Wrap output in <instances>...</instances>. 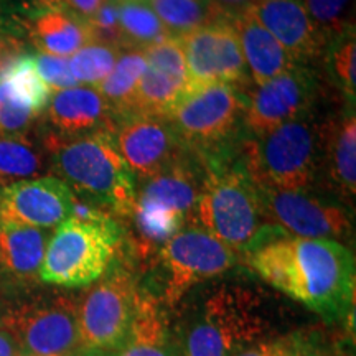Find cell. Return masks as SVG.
Here are the masks:
<instances>
[{"instance_id": "1", "label": "cell", "mask_w": 356, "mask_h": 356, "mask_svg": "<svg viewBox=\"0 0 356 356\" xmlns=\"http://www.w3.org/2000/svg\"><path fill=\"white\" fill-rule=\"evenodd\" d=\"M251 269L277 291L328 322L353 309L355 257L332 239H307L266 225L246 249Z\"/></svg>"}, {"instance_id": "2", "label": "cell", "mask_w": 356, "mask_h": 356, "mask_svg": "<svg viewBox=\"0 0 356 356\" xmlns=\"http://www.w3.org/2000/svg\"><path fill=\"white\" fill-rule=\"evenodd\" d=\"M44 147L66 185L122 215L132 213L136 178L119 154L113 132L95 131L76 137L51 134Z\"/></svg>"}, {"instance_id": "3", "label": "cell", "mask_w": 356, "mask_h": 356, "mask_svg": "<svg viewBox=\"0 0 356 356\" xmlns=\"http://www.w3.org/2000/svg\"><path fill=\"white\" fill-rule=\"evenodd\" d=\"M119 241V226L96 208L70 216L48 239L38 277L60 287L89 286L109 269Z\"/></svg>"}, {"instance_id": "4", "label": "cell", "mask_w": 356, "mask_h": 356, "mask_svg": "<svg viewBox=\"0 0 356 356\" xmlns=\"http://www.w3.org/2000/svg\"><path fill=\"white\" fill-rule=\"evenodd\" d=\"M318 162L317 127L302 115L244 145V172L256 186L309 188Z\"/></svg>"}, {"instance_id": "5", "label": "cell", "mask_w": 356, "mask_h": 356, "mask_svg": "<svg viewBox=\"0 0 356 356\" xmlns=\"http://www.w3.org/2000/svg\"><path fill=\"white\" fill-rule=\"evenodd\" d=\"M195 210L202 228L234 252L251 246L264 221L259 191L243 167L213 165Z\"/></svg>"}, {"instance_id": "6", "label": "cell", "mask_w": 356, "mask_h": 356, "mask_svg": "<svg viewBox=\"0 0 356 356\" xmlns=\"http://www.w3.org/2000/svg\"><path fill=\"white\" fill-rule=\"evenodd\" d=\"M254 293L239 287L221 289L204 302L190 325L181 356H238L266 335Z\"/></svg>"}, {"instance_id": "7", "label": "cell", "mask_w": 356, "mask_h": 356, "mask_svg": "<svg viewBox=\"0 0 356 356\" xmlns=\"http://www.w3.org/2000/svg\"><path fill=\"white\" fill-rule=\"evenodd\" d=\"M132 275L114 270L101 277L78 305V348L84 356H114L124 345L136 314Z\"/></svg>"}, {"instance_id": "8", "label": "cell", "mask_w": 356, "mask_h": 356, "mask_svg": "<svg viewBox=\"0 0 356 356\" xmlns=\"http://www.w3.org/2000/svg\"><path fill=\"white\" fill-rule=\"evenodd\" d=\"M248 96L231 84L190 89L167 119L186 147L216 150L244 122Z\"/></svg>"}, {"instance_id": "9", "label": "cell", "mask_w": 356, "mask_h": 356, "mask_svg": "<svg viewBox=\"0 0 356 356\" xmlns=\"http://www.w3.org/2000/svg\"><path fill=\"white\" fill-rule=\"evenodd\" d=\"M2 327L26 355L71 356L78 348V305L66 297L12 307Z\"/></svg>"}, {"instance_id": "10", "label": "cell", "mask_w": 356, "mask_h": 356, "mask_svg": "<svg viewBox=\"0 0 356 356\" xmlns=\"http://www.w3.org/2000/svg\"><path fill=\"white\" fill-rule=\"evenodd\" d=\"M162 264L167 270L165 296L168 305H177L191 287L218 277L236 264L233 249L203 228L180 229L163 244Z\"/></svg>"}, {"instance_id": "11", "label": "cell", "mask_w": 356, "mask_h": 356, "mask_svg": "<svg viewBox=\"0 0 356 356\" xmlns=\"http://www.w3.org/2000/svg\"><path fill=\"white\" fill-rule=\"evenodd\" d=\"M264 220L287 234L307 239L345 238L351 231L350 216L340 204L315 197L305 188L279 190L257 186Z\"/></svg>"}, {"instance_id": "12", "label": "cell", "mask_w": 356, "mask_h": 356, "mask_svg": "<svg viewBox=\"0 0 356 356\" xmlns=\"http://www.w3.org/2000/svg\"><path fill=\"white\" fill-rule=\"evenodd\" d=\"M114 126L115 145L134 178L149 180L184 159L185 142L165 118L127 114Z\"/></svg>"}, {"instance_id": "13", "label": "cell", "mask_w": 356, "mask_h": 356, "mask_svg": "<svg viewBox=\"0 0 356 356\" xmlns=\"http://www.w3.org/2000/svg\"><path fill=\"white\" fill-rule=\"evenodd\" d=\"M190 89L210 84L238 88L248 79V68L231 20H220L180 38ZM188 89V91H190Z\"/></svg>"}, {"instance_id": "14", "label": "cell", "mask_w": 356, "mask_h": 356, "mask_svg": "<svg viewBox=\"0 0 356 356\" xmlns=\"http://www.w3.org/2000/svg\"><path fill=\"white\" fill-rule=\"evenodd\" d=\"M317 95V78L304 65H296L248 96L244 126L252 136L273 131L309 113Z\"/></svg>"}, {"instance_id": "15", "label": "cell", "mask_w": 356, "mask_h": 356, "mask_svg": "<svg viewBox=\"0 0 356 356\" xmlns=\"http://www.w3.org/2000/svg\"><path fill=\"white\" fill-rule=\"evenodd\" d=\"M74 195L63 180L37 177L0 188V222L47 229L73 215Z\"/></svg>"}, {"instance_id": "16", "label": "cell", "mask_w": 356, "mask_h": 356, "mask_svg": "<svg viewBox=\"0 0 356 356\" xmlns=\"http://www.w3.org/2000/svg\"><path fill=\"white\" fill-rule=\"evenodd\" d=\"M145 73L129 114L165 118L190 89L180 38H167L145 48Z\"/></svg>"}, {"instance_id": "17", "label": "cell", "mask_w": 356, "mask_h": 356, "mask_svg": "<svg viewBox=\"0 0 356 356\" xmlns=\"http://www.w3.org/2000/svg\"><path fill=\"white\" fill-rule=\"evenodd\" d=\"M249 10L277 40L296 65L305 66L320 55L327 43L299 0L254 2Z\"/></svg>"}, {"instance_id": "18", "label": "cell", "mask_w": 356, "mask_h": 356, "mask_svg": "<svg viewBox=\"0 0 356 356\" xmlns=\"http://www.w3.org/2000/svg\"><path fill=\"white\" fill-rule=\"evenodd\" d=\"M48 119L58 136L76 137L95 131H109L113 113L96 88L74 86L61 89L48 101Z\"/></svg>"}, {"instance_id": "19", "label": "cell", "mask_w": 356, "mask_h": 356, "mask_svg": "<svg viewBox=\"0 0 356 356\" xmlns=\"http://www.w3.org/2000/svg\"><path fill=\"white\" fill-rule=\"evenodd\" d=\"M231 25H233L239 47H241L248 73L251 74L256 86L277 78L279 74L286 73L287 70L296 66L287 51L252 15L249 7L241 15L231 19Z\"/></svg>"}, {"instance_id": "20", "label": "cell", "mask_w": 356, "mask_h": 356, "mask_svg": "<svg viewBox=\"0 0 356 356\" xmlns=\"http://www.w3.org/2000/svg\"><path fill=\"white\" fill-rule=\"evenodd\" d=\"M114 356H175L167 317L154 297L139 293L131 330Z\"/></svg>"}, {"instance_id": "21", "label": "cell", "mask_w": 356, "mask_h": 356, "mask_svg": "<svg viewBox=\"0 0 356 356\" xmlns=\"http://www.w3.org/2000/svg\"><path fill=\"white\" fill-rule=\"evenodd\" d=\"M30 37L35 47L53 56H73L84 44L92 42L88 24L66 10H48L30 17Z\"/></svg>"}, {"instance_id": "22", "label": "cell", "mask_w": 356, "mask_h": 356, "mask_svg": "<svg viewBox=\"0 0 356 356\" xmlns=\"http://www.w3.org/2000/svg\"><path fill=\"white\" fill-rule=\"evenodd\" d=\"M200 188L197 175L184 159L150 177L137 198L188 215L197 207Z\"/></svg>"}, {"instance_id": "23", "label": "cell", "mask_w": 356, "mask_h": 356, "mask_svg": "<svg viewBox=\"0 0 356 356\" xmlns=\"http://www.w3.org/2000/svg\"><path fill=\"white\" fill-rule=\"evenodd\" d=\"M47 244L44 229L0 222V267L17 277L38 275Z\"/></svg>"}, {"instance_id": "24", "label": "cell", "mask_w": 356, "mask_h": 356, "mask_svg": "<svg viewBox=\"0 0 356 356\" xmlns=\"http://www.w3.org/2000/svg\"><path fill=\"white\" fill-rule=\"evenodd\" d=\"M145 51L140 48H126L119 53L113 71L97 88L108 102L113 118L119 119L131 113L137 88L145 73Z\"/></svg>"}, {"instance_id": "25", "label": "cell", "mask_w": 356, "mask_h": 356, "mask_svg": "<svg viewBox=\"0 0 356 356\" xmlns=\"http://www.w3.org/2000/svg\"><path fill=\"white\" fill-rule=\"evenodd\" d=\"M327 154L330 177L345 197H355L356 191V118L355 108L333 122L327 137Z\"/></svg>"}, {"instance_id": "26", "label": "cell", "mask_w": 356, "mask_h": 356, "mask_svg": "<svg viewBox=\"0 0 356 356\" xmlns=\"http://www.w3.org/2000/svg\"><path fill=\"white\" fill-rule=\"evenodd\" d=\"M147 3L172 38H184L203 26L226 20L210 0H147Z\"/></svg>"}, {"instance_id": "27", "label": "cell", "mask_w": 356, "mask_h": 356, "mask_svg": "<svg viewBox=\"0 0 356 356\" xmlns=\"http://www.w3.org/2000/svg\"><path fill=\"white\" fill-rule=\"evenodd\" d=\"M118 3L124 48L145 50L163 40L172 38L147 0H129V2Z\"/></svg>"}, {"instance_id": "28", "label": "cell", "mask_w": 356, "mask_h": 356, "mask_svg": "<svg viewBox=\"0 0 356 356\" xmlns=\"http://www.w3.org/2000/svg\"><path fill=\"white\" fill-rule=\"evenodd\" d=\"M44 168L47 163L42 150L32 140L20 134L0 136V184L37 178Z\"/></svg>"}, {"instance_id": "29", "label": "cell", "mask_w": 356, "mask_h": 356, "mask_svg": "<svg viewBox=\"0 0 356 356\" xmlns=\"http://www.w3.org/2000/svg\"><path fill=\"white\" fill-rule=\"evenodd\" d=\"M42 114L7 74L0 73V136L24 132Z\"/></svg>"}, {"instance_id": "30", "label": "cell", "mask_w": 356, "mask_h": 356, "mask_svg": "<svg viewBox=\"0 0 356 356\" xmlns=\"http://www.w3.org/2000/svg\"><path fill=\"white\" fill-rule=\"evenodd\" d=\"M132 215L136 218L140 238L149 244H165L184 228L186 218L181 213L167 210L140 198H136Z\"/></svg>"}, {"instance_id": "31", "label": "cell", "mask_w": 356, "mask_h": 356, "mask_svg": "<svg viewBox=\"0 0 356 356\" xmlns=\"http://www.w3.org/2000/svg\"><path fill=\"white\" fill-rule=\"evenodd\" d=\"M121 48L109 47V44L89 42L81 50L71 56L70 70L76 83L86 86H99L113 71L118 61Z\"/></svg>"}, {"instance_id": "32", "label": "cell", "mask_w": 356, "mask_h": 356, "mask_svg": "<svg viewBox=\"0 0 356 356\" xmlns=\"http://www.w3.org/2000/svg\"><path fill=\"white\" fill-rule=\"evenodd\" d=\"M355 51L356 35L355 25H350L343 32L330 40L328 48V70L338 88L345 92L350 104H355Z\"/></svg>"}, {"instance_id": "33", "label": "cell", "mask_w": 356, "mask_h": 356, "mask_svg": "<svg viewBox=\"0 0 356 356\" xmlns=\"http://www.w3.org/2000/svg\"><path fill=\"white\" fill-rule=\"evenodd\" d=\"M322 37L330 42L350 25L353 0H299Z\"/></svg>"}, {"instance_id": "34", "label": "cell", "mask_w": 356, "mask_h": 356, "mask_svg": "<svg viewBox=\"0 0 356 356\" xmlns=\"http://www.w3.org/2000/svg\"><path fill=\"white\" fill-rule=\"evenodd\" d=\"M86 24L92 42L124 48V37L119 24V3L115 0H106L99 10L86 20Z\"/></svg>"}, {"instance_id": "35", "label": "cell", "mask_w": 356, "mask_h": 356, "mask_svg": "<svg viewBox=\"0 0 356 356\" xmlns=\"http://www.w3.org/2000/svg\"><path fill=\"white\" fill-rule=\"evenodd\" d=\"M33 63L38 76L42 78V81L47 84L50 91L51 89L61 91V89L78 86L76 79L71 74L68 58L40 53V55L33 56Z\"/></svg>"}, {"instance_id": "36", "label": "cell", "mask_w": 356, "mask_h": 356, "mask_svg": "<svg viewBox=\"0 0 356 356\" xmlns=\"http://www.w3.org/2000/svg\"><path fill=\"white\" fill-rule=\"evenodd\" d=\"M309 351V345L300 335H289L257 341L238 356H300Z\"/></svg>"}, {"instance_id": "37", "label": "cell", "mask_w": 356, "mask_h": 356, "mask_svg": "<svg viewBox=\"0 0 356 356\" xmlns=\"http://www.w3.org/2000/svg\"><path fill=\"white\" fill-rule=\"evenodd\" d=\"M106 0H63V8L81 20H89Z\"/></svg>"}, {"instance_id": "38", "label": "cell", "mask_w": 356, "mask_h": 356, "mask_svg": "<svg viewBox=\"0 0 356 356\" xmlns=\"http://www.w3.org/2000/svg\"><path fill=\"white\" fill-rule=\"evenodd\" d=\"M210 3L226 19H234L252 6V0H210Z\"/></svg>"}, {"instance_id": "39", "label": "cell", "mask_w": 356, "mask_h": 356, "mask_svg": "<svg viewBox=\"0 0 356 356\" xmlns=\"http://www.w3.org/2000/svg\"><path fill=\"white\" fill-rule=\"evenodd\" d=\"M22 10L29 13L30 17L40 15V13L48 10H58L63 8V0H17Z\"/></svg>"}, {"instance_id": "40", "label": "cell", "mask_w": 356, "mask_h": 356, "mask_svg": "<svg viewBox=\"0 0 356 356\" xmlns=\"http://www.w3.org/2000/svg\"><path fill=\"white\" fill-rule=\"evenodd\" d=\"M0 356H17L15 341L3 328H0Z\"/></svg>"}, {"instance_id": "41", "label": "cell", "mask_w": 356, "mask_h": 356, "mask_svg": "<svg viewBox=\"0 0 356 356\" xmlns=\"http://www.w3.org/2000/svg\"><path fill=\"white\" fill-rule=\"evenodd\" d=\"M7 47H8V42L3 38V33L0 32V71H2L8 65V61H6L7 50H8Z\"/></svg>"}, {"instance_id": "42", "label": "cell", "mask_w": 356, "mask_h": 356, "mask_svg": "<svg viewBox=\"0 0 356 356\" xmlns=\"http://www.w3.org/2000/svg\"><path fill=\"white\" fill-rule=\"evenodd\" d=\"M3 22H6V17H3V0H0V32H2Z\"/></svg>"}, {"instance_id": "43", "label": "cell", "mask_w": 356, "mask_h": 356, "mask_svg": "<svg viewBox=\"0 0 356 356\" xmlns=\"http://www.w3.org/2000/svg\"><path fill=\"white\" fill-rule=\"evenodd\" d=\"M300 356H322V355H310V350L305 351V353H302Z\"/></svg>"}, {"instance_id": "44", "label": "cell", "mask_w": 356, "mask_h": 356, "mask_svg": "<svg viewBox=\"0 0 356 356\" xmlns=\"http://www.w3.org/2000/svg\"><path fill=\"white\" fill-rule=\"evenodd\" d=\"M17 356H38V355H26V353H22V355H17Z\"/></svg>"}, {"instance_id": "45", "label": "cell", "mask_w": 356, "mask_h": 356, "mask_svg": "<svg viewBox=\"0 0 356 356\" xmlns=\"http://www.w3.org/2000/svg\"><path fill=\"white\" fill-rule=\"evenodd\" d=\"M254 2H266V0H252V3Z\"/></svg>"}, {"instance_id": "46", "label": "cell", "mask_w": 356, "mask_h": 356, "mask_svg": "<svg viewBox=\"0 0 356 356\" xmlns=\"http://www.w3.org/2000/svg\"><path fill=\"white\" fill-rule=\"evenodd\" d=\"M115 2H129V0H115Z\"/></svg>"}]
</instances>
